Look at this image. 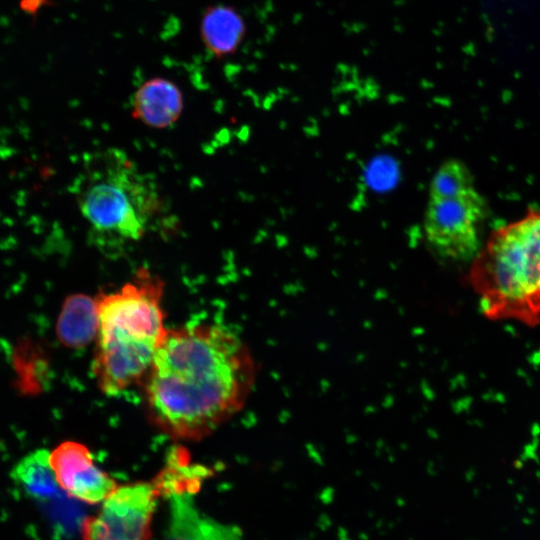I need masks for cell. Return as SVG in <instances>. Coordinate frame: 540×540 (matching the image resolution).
Segmentation results:
<instances>
[{
  "mask_svg": "<svg viewBox=\"0 0 540 540\" xmlns=\"http://www.w3.org/2000/svg\"><path fill=\"white\" fill-rule=\"evenodd\" d=\"M77 202L93 243L110 250L139 241L159 208L154 184L118 149L92 156Z\"/></svg>",
  "mask_w": 540,
  "mask_h": 540,
  "instance_id": "277c9868",
  "label": "cell"
},
{
  "mask_svg": "<svg viewBox=\"0 0 540 540\" xmlns=\"http://www.w3.org/2000/svg\"><path fill=\"white\" fill-rule=\"evenodd\" d=\"M163 290V281L141 268L119 290L95 298L99 324L92 369L106 395H118L147 374L167 332Z\"/></svg>",
  "mask_w": 540,
  "mask_h": 540,
  "instance_id": "7a4b0ae2",
  "label": "cell"
},
{
  "mask_svg": "<svg viewBox=\"0 0 540 540\" xmlns=\"http://www.w3.org/2000/svg\"><path fill=\"white\" fill-rule=\"evenodd\" d=\"M475 189L470 169L460 160L450 159L442 163L433 176L429 187V199L454 197Z\"/></svg>",
  "mask_w": 540,
  "mask_h": 540,
  "instance_id": "4fadbf2b",
  "label": "cell"
},
{
  "mask_svg": "<svg viewBox=\"0 0 540 540\" xmlns=\"http://www.w3.org/2000/svg\"><path fill=\"white\" fill-rule=\"evenodd\" d=\"M485 212V200L476 188L454 197L429 199L423 224L426 240L443 257L473 259L480 249Z\"/></svg>",
  "mask_w": 540,
  "mask_h": 540,
  "instance_id": "5b68a950",
  "label": "cell"
},
{
  "mask_svg": "<svg viewBox=\"0 0 540 540\" xmlns=\"http://www.w3.org/2000/svg\"><path fill=\"white\" fill-rule=\"evenodd\" d=\"M50 463L59 487L83 502H102L117 487L115 481L95 465L92 453L81 443L62 442L50 452Z\"/></svg>",
  "mask_w": 540,
  "mask_h": 540,
  "instance_id": "52a82bcc",
  "label": "cell"
},
{
  "mask_svg": "<svg viewBox=\"0 0 540 540\" xmlns=\"http://www.w3.org/2000/svg\"><path fill=\"white\" fill-rule=\"evenodd\" d=\"M170 496V522L164 540H244L239 528L202 515L189 492Z\"/></svg>",
  "mask_w": 540,
  "mask_h": 540,
  "instance_id": "ba28073f",
  "label": "cell"
},
{
  "mask_svg": "<svg viewBox=\"0 0 540 540\" xmlns=\"http://www.w3.org/2000/svg\"><path fill=\"white\" fill-rule=\"evenodd\" d=\"M183 109V96L178 86L165 78H152L134 93L132 115L152 128L174 124Z\"/></svg>",
  "mask_w": 540,
  "mask_h": 540,
  "instance_id": "9c48e42d",
  "label": "cell"
},
{
  "mask_svg": "<svg viewBox=\"0 0 540 540\" xmlns=\"http://www.w3.org/2000/svg\"><path fill=\"white\" fill-rule=\"evenodd\" d=\"M200 34L207 50L222 58L235 53L245 35L242 16L232 7H208L201 19Z\"/></svg>",
  "mask_w": 540,
  "mask_h": 540,
  "instance_id": "8fae6325",
  "label": "cell"
},
{
  "mask_svg": "<svg viewBox=\"0 0 540 540\" xmlns=\"http://www.w3.org/2000/svg\"><path fill=\"white\" fill-rule=\"evenodd\" d=\"M159 494L156 482L116 487L99 514L84 520L83 540H148Z\"/></svg>",
  "mask_w": 540,
  "mask_h": 540,
  "instance_id": "8992f818",
  "label": "cell"
},
{
  "mask_svg": "<svg viewBox=\"0 0 540 540\" xmlns=\"http://www.w3.org/2000/svg\"><path fill=\"white\" fill-rule=\"evenodd\" d=\"M11 478L26 495L36 500L51 499L60 488L46 449L34 450L21 458L12 468Z\"/></svg>",
  "mask_w": 540,
  "mask_h": 540,
  "instance_id": "7c38bea8",
  "label": "cell"
},
{
  "mask_svg": "<svg viewBox=\"0 0 540 540\" xmlns=\"http://www.w3.org/2000/svg\"><path fill=\"white\" fill-rule=\"evenodd\" d=\"M98 324L96 299L85 294L70 295L57 320V337L67 347L81 348L96 338Z\"/></svg>",
  "mask_w": 540,
  "mask_h": 540,
  "instance_id": "30bf717a",
  "label": "cell"
},
{
  "mask_svg": "<svg viewBox=\"0 0 540 540\" xmlns=\"http://www.w3.org/2000/svg\"><path fill=\"white\" fill-rule=\"evenodd\" d=\"M251 377L244 345L226 328L192 324L167 329L147 372L149 413L170 436L199 440L241 407Z\"/></svg>",
  "mask_w": 540,
  "mask_h": 540,
  "instance_id": "6da1fadb",
  "label": "cell"
},
{
  "mask_svg": "<svg viewBox=\"0 0 540 540\" xmlns=\"http://www.w3.org/2000/svg\"><path fill=\"white\" fill-rule=\"evenodd\" d=\"M469 281L486 317L540 324V208L490 234Z\"/></svg>",
  "mask_w": 540,
  "mask_h": 540,
  "instance_id": "3957f363",
  "label": "cell"
}]
</instances>
